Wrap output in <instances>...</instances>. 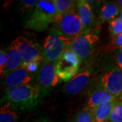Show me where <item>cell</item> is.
<instances>
[{
  "mask_svg": "<svg viewBox=\"0 0 122 122\" xmlns=\"http://www.w3.org/2000/svg\"><path fill=\"white\" fill-rule=\"evenodd\" d=\"M46 94L37 85H21L6 89L1 103L10 102L13 108L29 111L37 107Z\"/></svg>",
  "mask_w": 122,
  "mask_h": 122,
  "instance_id": "6da1fadb",
  "label": "cell"
},
{
  "mask_svg": "<svg viewBox=\"0 0 122 122\" xmlns=\"http://www.w3.org/2000/svg\"><path fill=\"white\" fill-rule=\"evenodd\" d=\"M58 14L53 0H41L25 23V29L43 32L58 20Z\"/></svg>",
  "mask_w": 122,
  "mask_h": 122,
  "instance_id": "7a4b0ae2",
  "label": "cell"
},
{
  "mask_svg": "<svg viewBox=\"0 0 122 122\" xmlns=\"http://www.w3.org/2000/svg\"><path fill=\"white\" fill-rule=\"evenodd\" d=\"M70 43L69 39L52 29L41 49L43 61L56 64L69 48Z\"/></svg>",
  "mask_w": 122,
  "mask_h": 122,
  "instance_id": "3957f363",
  "label": "cell"
},
{
  "mask_svg": "<svg viewBox=\"0 0 122 122\" xmlns=\"http://www.w3.org/2000/svg\"><path fill=\"white\" fill-rule=\"evenodd\" d=\"M52 29L61 33L71 42L85 33L77 9L60 18Z\"/></svg>",
  "mask_w": 122,
  "mask_h": 122,
  "instance_id": "277c9868",
  "label": "cell"
},
{
  "mask_svg": "<svg viewBox=\"0 0 122 122\" xmlns=\"http://www.w3.org/2000/svg\"><path fill=\"white\" fill-rule=\"evenodd\" d=\"M81 61L68 48L56 63V73L61 80L68 82L78 73Z\"/></svg>",
  "mask_w": 122,
  "mask_h": 122,
  "instance_id": "5b68a950",
  "label": "cell"
},
{
  "mask_svg": "<svg viewBox=\"0 0 122 122\" xmlns=\"http://www.w3.org/2000/svg\"><path fill=\"white\" fill-rule=\"evenodd\" d=\"M99 37L94 33L85 32L69 44V48L79 58L81 62H87L91 58Z\"/></svg>",
  "mask_w": 122,
  "mask_h": 122,
  "instance_id": "8992f818",
  "label": "cell"
},
{
  "mask_svg": "<svg viewBox=\"0 0 122 122\" xmlns=\"http://www.w3.org/2000/svg\"><path fill=\"white\" fill-rule=\"evenodd\" d=\"M98 86L118 97L122 94V71L117 67L105 71L98 79Z\"/></svg>",
  "mask_w": 122,
  "mask_h": 122,
  "instance_id": "52a82bcc",
  "label": "cell"
},
{
  "mask_svg": "<svg viewBox=\"0 0 122 122\" xmlns=\"http://www.w3.org/2000/svg\"><path fill=\"white\" fill-rule=\"evenodd\" d=\"M37 79V85L47 94L48 90L57 86L61 81L56 73V64L42 61Z\"/></svg>",
  "mask_w": 122,
  "mask_h": 122,
  "instance_id": "ba28073f",
  "label": "cell"
},
{
  "mask_svg": "<svg viewBox=\"0 0 122 122\" xmlns=\"http://www.w3.org/2000/svg\"><path fill=\"white\" fill-rule=\"evenodd\" d=\"M12 44L16 48L22 56L23 63H27L35 60L43 61L41 52L38 45L26 37L20 36L15 39Z\"/></svg>",
  "mask_w": 122,
  "mask_h": 122,
  "instance_id": "9c48e42d",
  "label": "cell"
},
{
  "mask_svg": "<svg viewBox=\"0 0 122 122\" xmlns=\"http://www.w3.org/2000/svg\"><path fill=\"white\" fill-rule=\"evenodd\" d=\"M92 75V70L86 69L79 71L62 87L64 93L69 95L77 94L83 90L90 81Z\"/></svg>",
  "mask_w": 122,
  "mask_h": 122,
  "instance_id": "30bf717a",
  "label": "cell"
},
{
  "mask_svg": "<svg viewBox=\"0 0 122 122\" xmlns=\"http://www.w3.org/2000/svg\"><path fill=\"white\" fill-rule=\"evenodd\" d=\"M34 77L35 75L31 74L24 67L21 66L5 76L3 81V85L8 89L18 86L29 84Z\"/></svg>",
  "mask_w": 122,
  "mask_h": 122,
  "instance_id": "8fae6325",
  "label": "cell"
},
{
  "mask_svg": "<svg viewBox=\"0 0 122 122\" xmlns=\"http://www.w3.org/2000/svg\"><path fill=\"white\" fill-rule=\"evenodd\" d=\"M117 98V97L113 96L98 85V86L92 90L89 94L87 100V106L86 108L92 110L100 105L115 101Z\"/></svg>",
  "mask_w": 122,
  "mask_h": 122,
  "instance_id": "7c38bea8",
  "label": "cell"
},
{
  "mask_svg": "<svg viewBox=\"0 0 122 122\" xmlns=\"http://www.w3.org/2000/svg\"><path fill=\"white\" fill-rule=\"evenodd\" d=\"M77 12L85 32H88L94 25V16L90 3L85 0L77 1Z\"/></svg>",
  "mask_w": 122,
  "mask_h": 122,
  "instance_id": "4fadbf2b",
  "label": "cell"
},
{
  "mask_svg": "<svg viewBox=\"0 0 122 122\" xmlns=\"http://www.w3.org/2000/svg\"><path fill=\"white\" fill-rule=\"evenodd\" d=\"M8 56V63L2 74L4 77L10 73H11L12 72L20 68L23 63L20 54L12 44H11L10 46Z\"/></svg>",
  "mask_w": 122,
  "mask_h": 122,
  "instance_id": "5bb4252c",
  "label": "cell"
},
{
  "mask_svg": "<svg viewBox=\"0 0 122 122\" xmlns=\"http://www.w3.org/2000/svg\"><path fill=\"white\" fill-rule=\"evenodd\" d=\"M121 12L120 8L117 4L113 2L105 4L100 10L98 25H100L107 21H111L115 18Z\"/></svg>",
  "mask_w": 122,
  "mask_h": 122,
  "instance_id": "9a60e30c",
  "label": "cell"
},
{
  "mask_svg": "<svg viewBox=\"0 0 122 122\" xmlns=\"http://www.w3.org/2000/svg\"><path fill=\"white\" fill-rule=\"evenodd\" d=\"M117 100L100 105L96 108L92 109L94 122H105L109 120V118L114 108Z\"/></svg>",
  "mask_w": 122,
  "mask_h": 122,
  "instance_id": "2e32d148",
  "label": "cell"
},
{
  "mask_svg": "<svg viewBox=\"0 0 122 122\" xmlns=\"http://www.w3.org/2000/svg\"><path fill=\"white\" fill-rule=\"evenodd\" d=\"M53 1L58 14V20L63 15L77 9V1H73V0H53Z\"/></svg>",
  "mask_w": 122,
  "mask_h": 122,
  "instance_id": "e0dca14e",
  "label": "cell"
},
{
  "mask_svg": "<svg viewBox=\"0 0 122 122\" xmlns=\"http://www.w3.org/2000/svg\"><path fill=\"white\" fill-rule=\"evenodd\" d=\"M17 113L14 111L10 102H6L1 105L0 109V122H16Z\"/></svg>",
  "mask_w": 122,
  "mask_h": 122,
  "instance_id": "ac0fdd59",
  "label": "cell"
},
{
  "mask_svg": "<svg viewBox=\"0 0 122 122\" xmlns=\"http://www.w3.org/2000/svg\"><path fill=\"white\" fill-rule=\"evenodd\" d=\"M72 122H94L92 111L87 108L80 110L75 115Z\"/></svg>",
  "mask_w": 122,
  "mask_h": 122,
  "instance_id": "d6986e66",
  "label": "cell"
},
{
  "mask_svg": "<svg viewBox=\"0 0 122 122\" xmlns=\"http://www.w3.org/2000/svg\"><path fill=\"white\" fill-rule=\"evenodd\" d=\"M109 29L111 36L113 37L122 33V20L120 18H115L111 20L109 24Z\"/></svg>",
  "mask_w": 122,
  "mask_h": 122,
  "instance_id": "ffe728a7",
  "label": "cell"
},
{
  "mask_svg": "<svg viewBox=\"0 0 122 122\" xmlns=\"http://www.w3.org/2000/svg\"><path fill=\"white\" fill-rule=\"evenodd\" d=\"M108 121L111 122H122V100L116 101Z\"/></svg>",
  "mask_w": 122,
  "mask_h": 122,
  "instance_id": "44dd1931",
  "label": "cell"
},
{
  "mask_svg": "<svg viewBox=\"0 0 122 122\" xmlns=\"http://www.w3.org/2000/svg\"><path fill=\"white\" fill-rule=\"evenodd\" d=\"M42 61H41V60H35L27 63L22 64V66L24 67L30 73L35 75V73H38Z\"/></svg>",
  "mask_w": 122,
  "mask_h": 122,
  "instance_id": "7402d4cb",
  "label": "cell"
},
{
  "mask_svg": "<svg viewBox=\"0 0 122 122\" xmlns=\"http://www.w3.org/2000/svg\"><path fill=\"white\" fill-rule=\"evenodd\" d=\"M39 1L37 0H22L20 1V10L24 14L26 12H29L32 9L35 8Z\"/></svg>",
  "mask_w": 122,
  "mask_h": 122,
  "instance_id": "603a6c76",
  "label": "cell"
},
{
  "mask_svg": "<svg viewBox=\"0 0 122 122\" xmlns=\"http://www.w3.org/2000/svg\"><path fill=\"white\" fill-rule=\"evenodd\" d=\"M8 61V56L6 52L1 50L0 51V73L2 75Z\"/></svg>",
  "mask_w": 122,
  "mask_h": 122,
  "instance_id": "cb8c5ba5",
  "label": "cell"
},
{
  "mask_svg": "<svg viewBox=\"0 0 122 122\" xmlns=\"http://www.w3.org/2000/svg\"><path fill=\"white\" fill-rule=\"evenodd\" d=\"M122 46V33L120 35L113 37L111 41V48L117 50Z\"/></svg>",
  "mask_w": 122,
  "mask_h": 122,
  "instance_id": "d4e9b609",
  "label": "cell"
},
{
  "mask_svg": "<svg viewBox=\"0 0 122 122\" xmlns=\"http://www.w3.org/2000/svg\"><path fill=\"white\" fill-rule=\"evenodd\" d=\"M114 58L117 64V67L122 71V51L120 49H117L115 50Z\"/></svg>",
  "mask_w": 122,
  "mask_h": 122,
  "instance_id": "484cf974",
  "label": "cell"
},
{
  "mask_svg": "<svg viewBox=\"0 0 122 122\" xmlns=\"http://www.w3.org/2000/svg\"><path fill=\"white\" fill-rule=\"evenodd\" d=\"M33 122H50L48 121V119L47 118L43 117H41L37 118L35 119Z\"/></svg>",
  "mask_w": 122,
  "mask_h": 122,
  "instance_id": "4316f807",
  "label": "cell"
},
{
  "mask_svg": "<svg viewBox=\"0 0 122 122\" xmlns=\"http://www.w3.org/2000/svg\"><path fill=\"white\" fill-rule=\"evenodd\" d=\"M117 4H118V5L119 6V8L122 9V0H119L117 1Z\"/></svg>",
  "mask_w": 122,
  "mask_h": 122,
  "instance_id": "83f0119b",
  "label": "cell"
},
{
  "mask_svg": "<svg viewBox=\"0 0 122 122\" xmlns=\"http://www.w3.org/2000/svg\"><path fill=\"white\" fill-rule=\"evenodd\" d=\"M119 18L122 20V10H121V12L119 14Z\"/></svg>",
  "mask_w": 122,
  "mask_h": 122,
  "instance_id": "f1b7e54d",
  "label": "cell"
},
{
  "mask_svg": "<svg viewBox=\"0 0 122 122\" xmlns=\"http://www.w3.org/2000/svg\"><path fill=\"white\" fill-rule=\"evenodd\" d=\"M119 49H120V50H122V47H121V48H119Z\"/></svg>",
  "mask_w": 122,
  "mask_h": 122,
  "instance_id": "f546056e",
  "label": "cell"
},
{
  "mask_svg": "<svg viewBox=\"0 0 122 122\" xmlns=\"http://www.w3.org/2000/svg\"><path fill=\"white\" fill-rule=\"evenodd\" d=\"M109 122V121H107V122Z\"/></svg>",
  "mask_w": 122,
  "mask_h": 122,
  "instance_id": "4dcf8cb0",
  "label": "cell"
}]
</instances>
